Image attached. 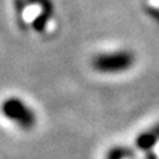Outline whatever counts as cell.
<instances>
[{"label":"cell","mask_w":159,"mask_h":159,"mask_svg":"<svg viewBox=\"0 0 159 159\" xmlns=\"http://www.w3.org/2000/svg\"><path fill=\"white\" fill-rule=\"evenodd\" d=\"M3 113L6 117L24 129H30L35 123V116L31 112V109L17 98H10L3 103Z\"/></svg>","instance_id":"cell-2"},{"label":"cell","mask_w":159,"mask_h":159,"mask_svg":"<svg viewBox=\"0 0 159 159\" xmlns=\"http://www.w3.org/2000/svg\"><path fill=\"white\" fill-rule=\"evenodd\" d=\"M131 155V151L127 148H115L109 152L107 159H124Z\"/></svg>","instance_id":"cell-4"},{"label":"cell","mask_w":159,"mask_h":159,"mask_svg":"<svg viewBox=\"0 0 159 159\" xmlns=\"http://www.w3.org/2000/svg\"><path fill=\"white\" fill-rule=\"evenodd\" d=\"M158 140H159V133L154 129V130H151V131L143 133V134L137 138V147L140 149L148 151V149H151L152 147L158 143Z\"/></svg>","instance_id":"cell-3"},{"label":"cell","mask_w":159,"mask_h":159,"mask_svg":"<svg viewBox=\"0 0 159 159\" xmlns=\"http://www.w3.org/2000/svg\"><path fill=\"white\" fill-rule=\"evenodd\" d=\"M133 56L129 52H117L102 55L93 60V67L101 73H119L127 70L133 64Z\"/></svg>","instance_id":"cell-1"}]
</instances>
